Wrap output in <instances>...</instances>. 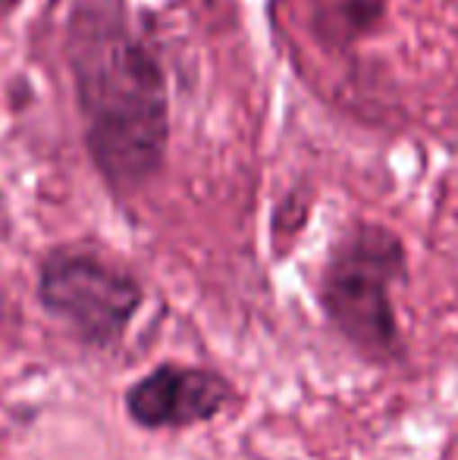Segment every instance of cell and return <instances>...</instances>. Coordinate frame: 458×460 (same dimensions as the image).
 I'll list each match as a JSON object with an SVG mask.
<instances>
[{"label": "cell", "mask_w": 458, "mask_h": 460, "mask_svg": "<svg viewBox=\"0 0 458 460\" xmlns=\"http://www.w3.org/2000/svg\"><path fill=\"white\" fill-rule=\"evenodd\" d=\"M85 147L116 191L160 172L170 141V88L160 57L120 0H82L67 29Z\"/></svg>", "instance_id": "cell-1"}, {"label": "cell", "mask_w": 458, "mask_h": 460, "mask_svg": "<svg viewBox=\"0 0 458 460\" xmlns=\"http://www.w3.org/2000/svg\"><path fill=\"white\" fill-rule=\"evenodd\" d=\"M38 297L92 345L120 339L141 307V288L132 276L79 251H57L41 263Z\"/></svg>", "instance_id": "cell-3"}, {"label": "cell", "mask_w": 458, "mask_h": 460, "mask_svg": "<svg viewBox=\"0 0 458 460\" xmlns=\"http://www.w3.org/2000/svg\"><path fill=\"white\" fill-rule=\"evenodd\" d=\"M308 4H311L314 31L333 48H348L367 38L386 13V0H308Z\"/></svg>", "instance_id": "cell-5"}, {"label": "cell", "mask_w": 458, "mask_h": 460, "mask_svg": "<svg viewBox=\"0 0 458 460\" xmlns=\"http://www.w3.org/2000/svg\"><path fill=\"white\" fill-rule=\"evenodd\" d=\"M229 385L217 373L192 367H160L126 392V411L145 429H179L217 417Z\"/></svg>", "instance_id": "cell-4"}, {"label": "cell", "mask_w": 458, "mask_h": 460, "mask_svg": "<svg viewBox=\"0 0 458 460\" xmlns=\"http://www.w3.org/2000/svg\"><path fill=\"white\" fill-rule=\"evenodd\" d=\"M13 4H16V0H0V10H10Z\"/></svg>", "instance_id": "cell-6"}, {"label": "cell", "mask_w": 458, "mask_h": 460, "mask_svg": "<svg viewBox=\"0 0 458 460\" xmlns=\"http://www.w3.org/2000/svg\"><path fill=\"white\" fill-rule=\"evenodd\" d=\"M405 276V248L386 226L358 223L333 248L320 279L330 323L367 360L402 354L390 288Z\"/></svg>", "instance_id": "cell-2"}]
</instances>
